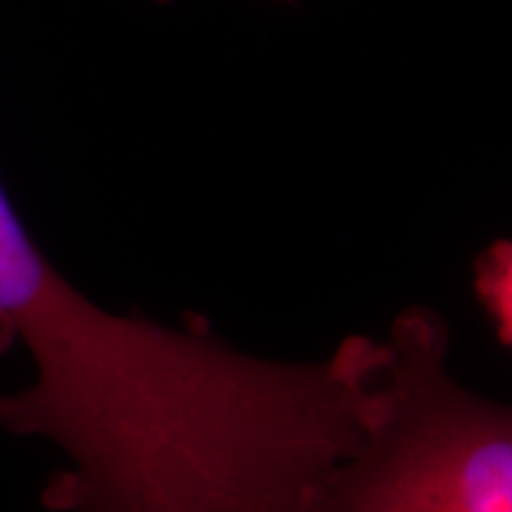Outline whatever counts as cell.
Returning <instances> with one entry per match:
<instances>
[{"label":"cell","mask_w":512,"mask_h":512,"mask_svg":"<svg viewBox=\"0 0 512 512\" xmlns=\"http://www.w3.org/2000/svg\"><path fill=\"white\" fill-rule=\"evenodd\" d=\"M0 320L34 380L0 430L57 446L50 512H320L373 420L384 339L318 361L247 354L207 328L114 313L69 283L0 188Z\"/></svg>","instance_id":"obj_1"},{"label":"cell","mask_w":512,"mask_h":512,"mask_svg":"<svg viewBox=\"0 0 512 512\" xmlns=\"http://www.w3.org/2000/svg\"><path fill=\"white\" fill-rule=\"evenodd\" d=\"M384 349L375 415L320 512H512L510 403L453 377L437 313H401Z\"/></svg>","instance_id":"obj_2"},{"label":"cell","mask_w":512,"mask_h":512,"mask_svg":"<svg viewBox=\"0 0 512 512\" xmlns=\"http://www.w3.org/2000/svg\"><path fill=\"white\" fill-rule=\"evenodd\" d=\"M477 290L501 337L512 347V242H501L484 256L477 271Z\"/></svg>","instance_id":"obj_3"},{"label":"cell","mask_w":512,"mask_h":512,"mask_svg":"<svg viewBox=\"0 0 512 512\" xmlns=\"http://www.w3.org/2000/svg\"><path fill=\"white\" fill-rule=\"evenodd\" d=\"M12 344H15V337H12V332L8 325L0 320V354H5V351H10Z\"/></svg>","instance_id":"obj_4"},{"label":"cell","mask_w":512,"mask_h":512,"mask_svg":"<svg viewBox=\"0 0 512 512\" xmlns=\"http://www.w3.org/2000/svg\"><path fill=\"white\" fill-rule=\"evenodd\" d=\"M159 3H164V0H159ZM283 3H290V0H283Z\"/></svg>","instance_id":"obj_5"}]
</instances>
